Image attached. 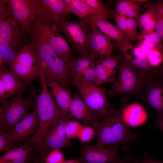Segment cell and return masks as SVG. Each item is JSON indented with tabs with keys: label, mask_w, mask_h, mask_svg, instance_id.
I'll return each instance as SVG.
<instances>
[{
	"label": "cell",
	"mask_w": 163,
	"mask_h": 163,
	"mask_svg": "<svg viewBox=\"0 0 163 163\" xmlns=\"http://www.w3.org/2000/svg\"><path fill=\"white\" fill-rule=\"evenodd\" d=\"M14 143L9 137L8 132L5 129L1 128L0 130V151L6 152L13 147Z\"/></svg>",
	"instance_id": "cell-35"
},
{
	"label": "cell",
	"mask_w": 163,
	"mask_h": 163,
	"mask_svg": "<svg viewBox=\"0 0 163 163\" xmlns=\"http://www.w3.org/2000/svg\"><path fill=\"white\" fill-rule=\"evenodd\" d=\"M122 115L125 121L137 122L144 119L146 117V113L141 106L137 103L127 105L123 109Z\"/></svg>",
	"instance_id": "cell-26"
},
{
	"label": "cell",
	"mask_w": 163,
	"mask_h": 163,
	"mask_svg": "<svg viewBox=\"0 0 163 163\" xmlns=\"http://www.w3.org/2000/svg\"><path fill=\"white\" fill-rule=\"evenodd\" d=\"M39 125V119L37 106L26 117L17 123L8 135L14 143L29 139L37 132Z\"/></svg>",
	"instance_id": "cell-16"
},
{
	"label": "cell",
	"mask_w": 163,
	"mask_h": 163,
	"mask_svg": "<svg viewBox=\"0 0 163 163\" xmlns=\"http://www.w3.org/2000/svg\"><path fill=\"white\" fill-rule=\"evenodd\" d=\"M7 3L11 16L24 33L29 34L37 16L35 0H7Z\"/></svg>",
	"instance_id": "cell-14"
},
{
	"label": "cell",
	"mask_w": 163,
	"mask_h": 163,
	"mask_svg": "<svg viewBox=\"0 0 163 163\" xmlns=\"http://www.w3.org/2000/svg\"><path fill=\"white\" fill-rule=\"evenodd\" d=\"M156 74L163 79V62L157 69Z\"/></svg>",
	"instance_id": "cell-45"
},
{
	"label": "cell",
	"mask_w": 163,
	"mask_h": 163,
	"mask_svg": "<svg viewBox=\"0 0 163 163\" xmlns=\"http://www.w3.org/2000/svg\"><path fill=\"white\" fill-rule=\"evenodd\" d=\"M78 94L99 120L104 118L111 109L105 91L98 85L79 78H72Z\"/></svg>",
	"instance_id": "cell-9"
},
{
	"label": "cell",
	"mask_w": 163,
	"mask_h": 163,
	"mask_svg": "<svg viewBox=\"0 0 163 163\" xmlns=\"http://www.w3.org/2000/svg\"><path fill=\"white\" fill-rule=\"evenodd\" d=\"M69 113L73 118L83 121L91 125L99 121L77 93L75 94L72 97Z\"/></svg>",
	"instance_id": "cell-20"
},
{
	"label": "cell",
	"mask_w": 163,
	"mask_h": 163,
	"mask_svg": "<svg viewBox=\"0 0 163 163\" xmlns=\"http://www.w3.org/2000/svg\"><path fill=\"white\" fill-rule=\"evenodd\" d=\"M9 68L21 81L30 85L31 82L39 80V60L30 43H26L16 53L8 64Z\"/></svg>",
	"instance_id": "cell-10"
},
{
	"label": "cell",
	"mask_w": 163,
	"mask_h": 163,
	"mask_svg": "<svg viewBox=\"0 0 163 163\" xmlns=\"http://www.w3.org/2000/svg\"><path fill=\"white\" fill-rule=\"evenodd\" d=\"M35 149L27 143L20 146L13 147L0 158V163H28L33 150Z\"/></svg>",
	"instance_id": "cell-21"
},
{
	"label": "cell",
	"mask_w": 163,
	"mask_h": 163,
	"mask_svg": "<svg viewBox=\"0 0 163 163\" xmlns=\"http://www.w3.org/2000/svg\"><path fill=\"white\" fill-rule=\"evenodd\" d=\"M136 163H163V161H155L152 156L145 154L143 160L142 161Z\"/></svg>",
	"instance_id": "cell-43"
},
{
	"label": "cell",
	"mask_w": 163,
	"mask_h": 163,
	"mask_svg": "<svg viewBox=\"0 0 163 163\" xmlns=\"http://www.w3.org/2000/svg\"><path fill=\"white\" fill-rule=\"evenodd\" d=\"M86 19L91 27L97 28L111 39L114 40L116 43H131L132 41L125 34L120 31L116 26L101 16H93Z\"/></svg>",
	"instance_id": "cell-19"
},
{
	"label": "cell",
	"mask_w": 163,
	"mask_h": 163,
	"mask_svg": "<svg viewBox=\"0 0 163 163\" xmlns=\"http://www.w3.org/2000/svg\"><path fill=\"white\" fill-rule=\"evenodd\" d=\"M58 27L72 46L73 52L80 56H91L90 36L91 27L86 18L70 22L66 20L62 22Z\"/></svg>",
	"instance_id": "cell-8"
},
{
	"label": "cell",
	"mask_w": 163,
	"mask_h": 163,
	"mask_svg": "<svg viewBox=\"0 0 163 163\" xmlns=\"http://www.w3.org/2000/svg\"><path fill=\"white\" fill-rule=\"evenodd\" d=\"M26 41V33L11 16L0 21V66L9 64Z\"/></svg>",
	"instance_id": "cell-5"
},
{
	"label": "cell",
	"mask_w": 163,
	"mask_h": 163,
	"mask_svg": "<svg viewBox=\"0 0 163 163\" xmlns=\"http://www.w3.org/2000/svg\"><path fill=\"white\" fill-rule=\"evenodd\" d=\"M136 18L142 33H149L155 31L156 19L155 4L149 5L146 11Z\"/></svg>",
	"instance_id": "cell-24"
},
{
	"label": "cell",
	"mask_w": 163,
	"mask_h": 163,
	"mask_svg": "<svg viewBox=\"0 0 163 163\" xmlns=\"http://www.w3.org/2000/svg\"><path fill=\"white\" fill-rule=\"evenodd\" d=\"M65 161L64 155L60 149H56L49 153L43 163H63Z\"/></svg>",
	"instance_id": "cell-37"
},
{
	"label": "cell",
	"mask_w": 163,
	"mask_h": 163,
	"mask_svg": "<svg viewBox=\"0 0 163 163\" xmlns=\"http://www.w3.org/2000/svg\"><path fill=\"white\" fill-rule=\"evenodd\" d=\"M127 17L125 15L116 13L114 19L116 23V26L122 32L125 34Z\"/></svg>",
	"instance_id": "cell-39"
},
{
	"label": "cell",
	"mask_w": 163,
	"mask_h": 163,
	"mask_svg": "<svg viewBox=\"0 0 163 163\" xmlns=\"http://www.w3.org/2000/svg\"><path fill=\"white\" fill-rule=\"evenodd\" d=\"M133 1L134 3L130 7L125 15L128 17L136 18L139 15V14L141 11L142 7L141 3L136 2L135 0H133Z\"/></svg>",
	"instance_id": "cell-40"
},
{
	"label": "cell",
	"mask_w": 163,
	"mask_h": 163,
	"mask_svg": "<svg viewBox=\"0 0 163 163\" xmlns=\"http://www.w3.org/2000/svg\"><path fill=\"white\" fill-rule=\"evenodd\" d=\"M134 3L133 0H119L116 3L117 14L125 15L130 7Z\"/></svg>",
	"instance_id": "cell-38"
},
{
	"label": "cell",
	"mask_w": 163,
	"mask_h": 163,
	"mask_svg": "<svg viewBox=\"0 0 163 163\" xmlns=\"http://www.w3.org/2000/svg\"><path fill=\"white\" fill-rule=\"evenodd\" d=\"M138 40L151 48H157L163 50V46L160 39L155 31L149 33H141L139 35Z\"/></svg>",
	"instance_id": "cell-29"
},
{
	"label": "cell",
	"mask_w": 163,
	"mask_h": 163,
	"mask_svg": "<svg viewBox=\"0 0 163 163\" xmlns=\"http://www.w3.org/2000/svg\"><path fill=\"white\" fill-rule=\"evenodd\" d=\"M135 1L136 2L140 3L146 2L149 1L147 0H135Z\"/></svg>",
	"instance_id": "cell-47"
},
{
	"label": "cell",
	"mask_w": 163,
	"mask_h": 163,
	"mask_svg": "<svg viewBox=\"0 0 163 163\" xmlns=\"http://www.w3.org/2000/svg\"><path fill=\"white\" fill-rule=\"evenodd\" d=\"M95 60L96 78L95 85L113 82L116 78V71H111L105 68L98 59Z\"/></svg>",
	"instance_id": "cell-27"
},
{
	"label": "cell",
	"mask_w": 163,
	"mask_h": 163,
	"mask_svg": "<svg viewBox=\"0 0 163 163\" xmlns=\"http://www.w3.org/2000/svg\"><path fill=\"white\" fill-rule=\"evenodd\" d=\"M147 81L136 68L122 58L118 66V75L108 94L111 97L127 94L142 100Z\"/></svg>",
	"instance_id": "cell-4"
},
{
	"label": "cell",
	"mask_w": 163,
	"mask_h": 163,
	"mask_svg": "<svg viewBox=\"0 0 163 163\" xmlns=\"http://www.w3.org/2000/svg\"><path fill=\"white\" fill-rule=\"evenodd\" d=\"M23 90L20 91L10 100L1 102L0 107V127L9 132L19 122L29 113V111L36 106V101L30 93L26 97Z\"/></svg>",
	"instance_id": "cell-6"
},
{
	"label": "cell",
	"mask_w": 163,
	"mask_h": 163,
	"mask_svg": "<svg viewBox=\"0 0 163 163\" xmlns=\"http://www.w3.org/2000/svg\"><path fill=\"white\" fill-rule=\"evenodd\" d=\"M146 59L149 66L156 71L163 62V50L157 48H152Z\"/></svg>",
	"instance_id": "cell-30"
},
{
	"label": "cell",
	"mask_w": 163,
	"mask_h": 163,
	"mask_svg": "<svg viewBox=\"0 0 163 163\" xmlns=\"http://www.w3.org/2000/svg\"><path fill=\"white\" fill-rule=\"evenodd\" d=\"M127 101L126 99H123L117 108L111 109L104 118L91 125L97 136L95 145L104 146L129 145L137 139V135L131 130L122 117V111L127 105Z\"/></svg>",
	"instance_id": "cell-2"
},
{
	"label": "cell",
	"mask_w": 163,
	"mask_h": 163,
	"mask_svg": "<svg viewBox=\"0 0 163 163\" xmlns=\"http://www.w3.org/2000/svg\"><path fill=\"white\" fill-rule=\"evenodd\" d=\"M31 26L67 62L75 58L68 42L62 36L57 24L40 20L36 18Z\"/></svg>",
	"instance_id": "cell-11"
},
{
	"label": "cell",
	"mask_w": 163,
	"mask_h": 163,
	"mask_svg": "<svg viewBox=\"0 0 163 163\" xmlns=\"http://www.w3.org/2000/svg\"><path fill=\"white\" fill-rule=\"evenodd\" d=\"M29 34L32 49L43 66L47 83L56 82L69 91L73 83L68 63L58 55L32 26Z\"/></svg>",
	"instance_id": "cell-1"
},
{
	"label": "cell",
	"mask_w": 163,
	"mask_h": 163,
	"mask_svg": "<svg viewBox=\"0 0 163 163\" xmlns=\"http://www.w3.org/2000/svg\"><path fill=\"white\" fill-rule=\"evenodd\" d=\"M120 145L99 146L84 145L78 160L80 163H117L121 158L119 153Z\"/></svg>",
	"instance_id": "cell-13"
},
{
	"label": "cell",
	"mask_w": 163,
	"mask_h": 163,
	"mask_svg": "<svg viewBox=\"0 0 163 163\" xmlns=\"http://www.w3.org/2000/svg\"><path fill=\"white\" fill-rule=\"evenodd\" d=\"M11 16L9 10L7 0H0V21Z\"/></svg>",
	"instance_id": "cell-41"
},
{
	"label": "cell",
	"mask_w": 163,
	"mask_h": 163,
	"mask_svg": "<svg viewBox=\"0 0 163 163\" xmlns=\"http://www.w3.org/2000/svg\"><path fill=\"white\" fill-rule=\"evenodd\" d=\"M35 161L36 163H43L39 158H37L35 159Z\"/></svg>",
	"instance_id": "cell-48"
},
{
	"label": "cell",
	"mask_w": 163,
	"mask_h": 163,
	"mask_svg": "<svg viewBox=\"0 0 163 163\" xmlns=\"http://www.w3.org/2000/svg\"><path fill=\"white\" fill-rule=\"evenodd\" d=\"M36 18L39 20L56 24L58 26L67 20L72 12L64 0H35Z\"/></svg>",
	"instance_id": "cell-12"
},
{
	"label": "cell",
	"mask_w": 163,
	"mask_h": 163,
	"mask_svg": "<svg viewBox=\"0 0 163 163\" xmlns=\"http://www.w3.org/2000/svg\"><path fill=\"white\" fill-rule=\"evenodd\" d=\"M30 85L21 81L5 65L0 69V101L15 96L20 91H25Z\"/></svg>",
	"instance_id": "cell-17"
},
{
	"label": "cell",
	"mask_w": 163,
	"mask_h": 163,
	"mask_svg": "<svg viewBox=\"0 0 163 163\" xmlns=\"http://www.w3.org/2000/svg\"><path fill=\"white\" fill-rule=\"evenodd\" d=\"M155 6L156 19L155 32L159 37L163 46V0L157 1Z\"/></svg>",
	"instance_id": "cell-31"
},
{
	"label": "cell",
	"mask_w": 163,
	"mask_h": 163,
	"mask_svg": "<svg viewBox=\"0 0 163 163\" xmlns=\"http://www.w3.org/2000/svg\"><path fill=\"white\" fill-rule=\"evenodd\" d=\"M142 51L146 57L151 49H152L143 43L140 42L137 46Z\"/></svg>",
	"instance_id": "cell-44"
},
{
	"label": "cell",
	"mask_w": 163,
	"mask_h": 163,
	"mask_svg": "<svg viewBox=\"0 0 163 163\" xmlns=\"http://www.w3.org/2000/svg\"><path fill=\"white\" fill-rule=\"evenodd\" d=\"M39 78L41 83V90L37 94L35 87L31 84L30 93L37 103L39 119L38 129L34 135L29 139L28 143L36 149L49 127L62 114V111L55 101L52 93L49 91L45 76L43 66L40 65Z\"/></svg>",
	"instance_id": "cell-3"
},
{
	"label": "cell",
	"mask_w": 163,
	"mask_h": 163,
	"mask_svg": "<svg viewBox=\"0 0 163 163\" xmlns=\"http://www.w3.org/2000/svg\"><path fill=\"white\" fill-rule=\"evenodd\" d=\"M64 0L68 6L72 13L75 14L80 18H85L97 15L100 16L98 13L83 0Z\"/></svg>",
	"instance_id": "cell-25"
},
{
	"label": "cell",
	"mask_w": 163,
	"mask_h": 163,
	"mask_svg": "<svg viewBox=\"0 0 163 163\" xmlns=\"http://www.w3.org/2000/svg\"><path fill=\"white\" fill-rule=\"evenodd\" d=\"M95 134V130L92 126H82L77 138L81 142L86 143L92 140Z\"/></svg>",
	"instance_id": "cell-36"
},
{
	"label": "cell",
	"mask_w": 163,
	"mask_h": 163,
	"mask_svg": "<svg viewBox=\"0 0 163 163\" xmlns=\"http://www.w3.org/2000/svg\"><path fill=\"white\" fill-rule=\"evenodd\" d=\"M137 24L133 18L128 17L126 21L125 34L132 41H138Z\"/></svg>",
	"instance_id": "cell-34"
},
{
	"label": "cell",
	"mask_w": 163,
	"mask_h": 163,
	"mask_svg": "<svg viewBox=\"0 0 163 163\" xmlns=\"http://www.w3.org/2000/svg\"><path fill=\"white\" fill-rule=\"evenodd\" d=\"M125 149V154L120 160L117 163H136L137 161L134 160L133 156L130 154L129 150L127 149Z\"/></svg>",
	"instance_id": "cell-42"
},
{
	"label": "cell",
	"mask_w": 163,
	"mask_h": 163,
	"mask_svg": "<svg viewBox=\"0 0 163 163\" xmlns=\"http://www.w3.org/2000/svg\"><path fill=\"white\" fill-rule=\"evenodd\" d=\"M119 55L112 56L107 58L98 59L105 68L111 71L117 72L122 58Z\"/></svg>",
	"instance_id": "cell-32"
},
{
	"label": "cell",
	"mask_w": 163,
	"mask_h": 163,
	"mask_svg": "<svg viewBox=\"0 0 163 163\" xmlns=\"http://www.w3.org/2000/svg\"><path fill=\"white\" fill-rule=\"evenodd\" d=\"M82 126L77 121L72 120L68 122L66 126V134L71 139L78 138Z\"/></svg>",
	"instance_id": "cell-33"
},
{
	"label": "cell",
	"mask_w": 163,
	"mask_h": 163,
	"mask_svg": "<svg viewBox=\"0 0 163 163\" xmlns=\"http://www.w3.org/2000/svg\"><path fill=\"white\" fill-rule=\"evenodd\" d=\"M63 163H80L78 159H73L65 161Z\"/></svg>",
	"instance_id": "cell-46"
},
{
	"label": "cell",
	"mask_w": 163,
	"mask_h": 163,
	"mask_svg": "<svg viewBox=\"0 0 163 163\" xmlns=\"http://www.w3.org/2000/svg\"><path fill=\"white\" fill-rule=\"evenodd\" d=\"M91 27L90 43L91 57L96 60L106 59L112 56L114 46L112 43V39L97 28Z\"/></svg>",
	"instance_id": "cell-18"
},
{
	"label": "cell",
	"mask_w": 163,
	"mask_h": 163,
	"mask_svg": "<svg viewBox=\"0 0 163 163\" xmlns=\"http://www.w3.org/2000/svg\"><path fill=\"white\" fill-rule=\"evenodd\" d=\"M68 66L72 78L83 79L88 70L95 64V60L90 55L74 58L68 62Z\"/></svg>",
	"instance_id": "cell-23"
},
{
	"label": "cell",
	"mask_w": 163,
	"mask_h": 163,
	"mask_svg": "<svg viewBox=\"0 0 163 163\" xmlns=\"http://www.w3.org/2000/svg\"><path fill=\"white\" fill-rule=\"evenodd\" d=\"M73 118L69 113H62L49 127L36 149L39 158L43 162L52 151L72 146L66 129L68 123Z\"/></svg>",
	"instance_id": "cell-7"
},
{
	"label": "cell",
	"mask_w": 163,
	"mask_h": 163,
	"mask_svg": "<svg viewBox=\"0 0 163 163\" xmlns=\"http://www.w3.org/2000/svg\"><path fill=\"white\" fill-rule=\"evenodd\" d=\"M52 91L56 102L63 113H69L72 97L70 91L67 90L58 82H51L47 83Z\"/></svg>",
	"instance_id": "cell-22"
},
{
	"label": "cell",
	"mask_w": 163,
	"mask_h": 163,
	"mask_svg": "<svg viewBox=\"0 0 163 163\" xmlns=\"http://www.w3.org/2000/svg\"><path fill=\"white\" fill-rule=\"evenodd\" d=\"M152 79L145 85L142 101L152 107L157 111L158 118L156 123L160 131L163 130V79Z\"/></svg>",
	"instance_id": "cell-15"
},
{
	"label": "cell",
	"mask_w": 163,
	"mask_h": 163,
	"mask_svg": "<svg viewBox=\"0 0 163 163\" xmlns=\"http://www.w3.org/2000/svg\"><path fill=\"white\" fill-rule=\"evenodd\" d=\"M83 0L103 17L107 19L113 18H114L116 13L112 10L108 8L101 0Z\"/></svg>",
	"instance_id": "cell-28"
}]
</instances>
